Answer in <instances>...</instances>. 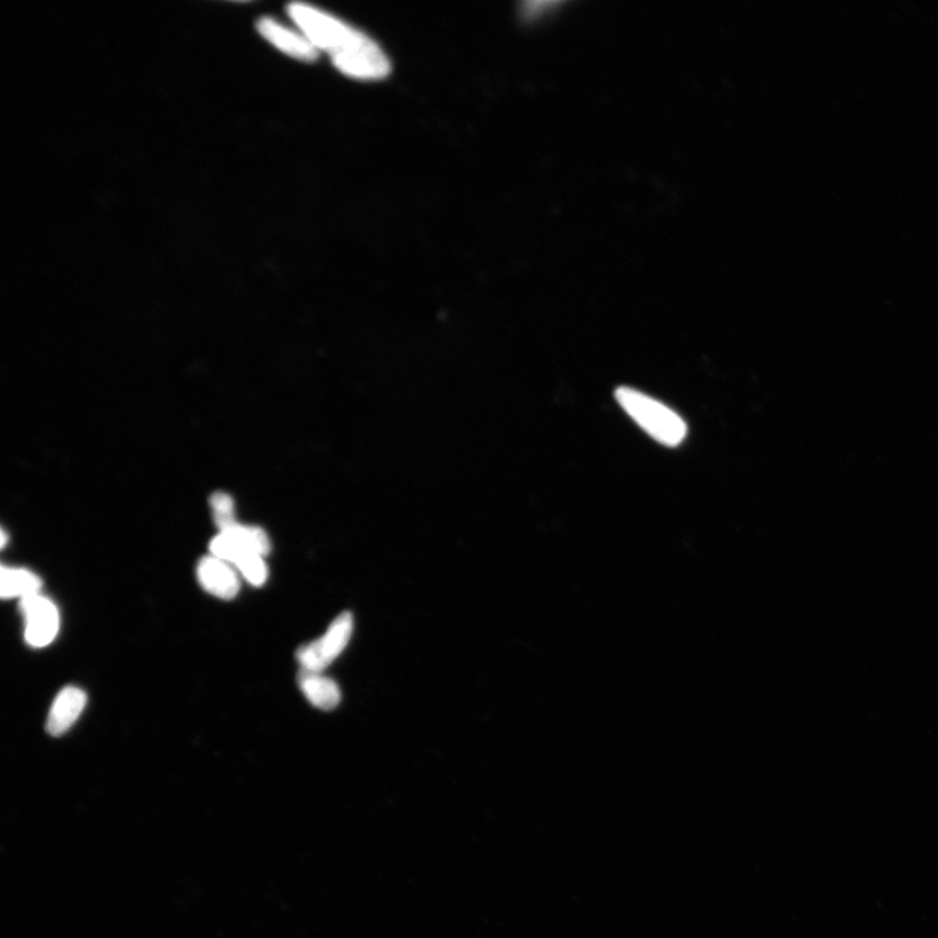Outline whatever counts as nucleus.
Segmentation results:
<instances>
[{
  "label": "nucleus",
  "mask_w": 938,
  "mask_h": 938,
  "mask_svg": "<svg viewBox=\"0 0 938 938\" xmlns=\"http://www.w3.org/2000/svg\"><path fill=\"white\" fill-rule=\"evenodd\" d=\"M211 504L214 511V521L221 532L231 530L238 524L235 519L233 498L226 492H215L211 498Z\"/></svg>",
  "instance_id": "obj_11"
},
{
  "label": "nucleus",
  "mask_w": 938,
  "mask_h": 938,
  "mask_svg": "<svg viewBox=\"0 0 938 938\" xmlns=\"http://www.w3.org/2000/svg\"><path fill=\"white\" fill-rule=\"evenodd\" d=\"M25 620V641L33 648H44L52 643L59 631V613L52 601L40 595L20 601Z\"/></svg>",
  "instance_id": "obj_4"
},
{
  "label": "nucleus",
  "mask_w": 938,
  "mask_h": 938,
  "mask_svg": "<svg viewBox=\"0 0 938 938\" xmlns=\"http://www.w3.org/2000/svg\"><path fill=\"white\" fill-rule=\"evenodd\" d=\"M258 31L263 38L288 57L309 63L319 59L320 51L310 44V40L300 31L289 29L270 17L259 20Z\"/></svg>",
  "instance_id": "obj_5"
},
{
  "label": "nucleus",
  "mask_w": 938,
  "mask_h": 938,
  "mask_svg": "<svg viewBox=\"0 0 938 938\" xmlns=\"http://www.w3.org/2000/svg\"><path fill=\"white\" fill-rule=\"evenodd\" d=\"M5 544H7V535H5V532L2 531V548H4Z\"/></svg>",
  "instance_id": "obj_12"
},
{
  "label": "nucleus",
  "mask_w": 938,
  "mask_h": 938,
  "mask_svg": "<svg viewBox=\"0 0 938 938\" xmlns=\"http://www.w3.org/2000/svg\"><path fill=\"white\" fill-rule=\"evenodd\" d=\"M198 579L202 589L221 599H233L240 590L238 573L229 563L214 556L201 559Z\"/></svg>",
  "instance_id": "obj_6"
},
{
  "label": "nucleus",
  "mask_w": 938,
  "mask_h": 938,
  "mask_svg": "<svg viewBox=\"0 0 938 938\" xmlns=\"http://www.w3.org/2000/svg\"><path fill=\"white\" fill-rule=\"evenodd\" d=\"M354 631V619L349 613H342L330 625L325 636L304 645L298 651V661L302 670L322 673L340 656L347 646Z\"/></svg>",
  "instance_id": "obj_3"
},
{
  "label": "nucleus",
  "mask_w": 938,
  "mask_h": 938,
  "mask_svg": "<svg viewBox=\"0 0 938 938\" xmlns=\"http://www.w3.org/2000/svg\"><path fill=\"white\" fill-rule=\"evenodd\" d=\"M236 569L241 572V575L247 579L248 583L260 586L266 582L268 567L263 557L256 553H247L234 563Z\"/></svg>",
  "instance_id": "obj_10"
},
{
  "label": "nucleus",
  "mask_w": 938,
  "mask_h": 938,
  "mask_svg": "<svg viewBox=\"0 0 938 938\" xmlns=\"http://www.w3.org/2000/svg\"><path fill=\"white\" fill-rule=\"evenodd\" d=\"M300 690L309 703L322 711H332L341 701V690L335 681L321 673L302 670L299 676Z\"/></svg>",
  "instance_id": "obj_8"
},
{
  "label": "nucleus",
  "mask_w": 938,
  "mask_h": 938,
  "mask_svg": "<svg viewBox=\"0 0 938 938\" xmlns=\"http://www.w3.org/2000/svg\"><path fill=\"white\" fill-rule=\"evenodd\" d=\"M86 693L78 687H66L59 692L51 705L46 731L52 737H60L69 732L78 721L86 705Z\"/></svg>",
  "instance_id": "obj_7"
},
{
  "label": "nucleus",
  "mask_w": 938,
  "mask_h": 938,
  "mask_svg": "<svg viewBox=\"0 0 938 938\" xmlns=\"http://www.w3.org/2000/svg\"><path fill=\"white\" fill-rule=\"evenodd\" d=\"M616 397L620 407L654 440L669 448L685 441L687 424L665 404L631 388H619Z\"/></svg>",
  "instance_id": "obj_2"
},
{
  "label": "nucleus",
  "mask_w": 938,
  "mask_h": 938,
  "mask_svg": "<svg viewBox=\"0 0 938 938\" xmlns=\"http://www.w3.org/2000/svg\"><path fill=\"white\" fill-rule=\"evenodd\" d=\"M43 589V580L36 573L24 569L2 567L0 573V593L3 598L28 597L37 595Z\"/></svg>",
  "instance_id": "obj_9"
},
{
  "label": "nucleus",
  "mask_w": 938,
  "mask_h": 938,
  "mask_svg": "<svg viewBox=\"0 0 938 938\" xmlns=\"http://www.w3.org/2000/svg\"><path fill=\"white\" fill-rule=\"evenodd\" d=\"M288 15L317 50L329 54L343 75L366 81L389 76L391 64L387 54L366 33L306 3L289 4Z\"/></svg>",
  "instance_id": "obj_1"
}]
</instances>
